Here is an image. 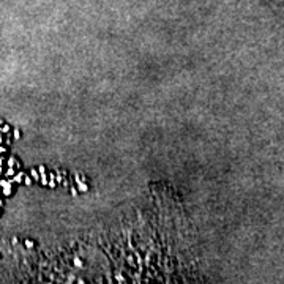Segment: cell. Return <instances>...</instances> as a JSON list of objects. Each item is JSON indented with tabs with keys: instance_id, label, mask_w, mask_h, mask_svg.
<instances>
[{
	"instance_id": "52a82bcc",
	"label": "cell",
	"mask_w": 284,
	"mask_h": 284,
	"mask_svg": "<svg viewBox=\"0 0 284 284\" xmlns=\"http://www.w3.org/2000/svg\"><path fill=\"white\" fill-rule=\"evenodd\" d=\"M69 189H71V194H73V196H77V193H79V191H77V188H74V186H71V188H69Z\"/></svg>"
},
{
	"instance_id": "7c38bea8",
	"label": "cell",
	"mask_w": 284,
	"mask_h": 284,
	"mask_svg": "<svg viewBox=\"0 0 284 284\" xmlns=\"http://www.w3.org/2000/svg\"><path fill=\"white\" fill-rule=\"evenodd\" d=\"M117 281H123V276H122V275H117Z\"/></svg>"
},
{
	"instance_id": "8fae6325",
	"label": "cell",
	"mask_w": 284,
	"mask_h": 284,
	"mask_svg": "<svg viewBox=\"0 0 284 284\" xmlns=\"http://www.w3.org/2000/svg\"><path fill=\"white\" fill-rule=\"evenodd\" d=\"M19 136H21L19 131H14V137H16V139H19Z\"/></svg>"
},
{
	"instance_id": "5b68a950",
	"label": "cell",
	"mask_w": 284,
	"mask_h": 284,
	"mask_svg": "<svg viewBox=\"0 0 284 284\" xmlns=\"http://www.w3.org/2000/svg\"><path fill=\"white\" fill-rule=\"evenodd\" d=\"M74 265L77 267V268H82V262H81L79 257H74Z\"/></svg>"
},
{
	"instance_id": "30bf717a",
	"label": "cell",
	"mask_w": 284,
	"mask_h": 284,
	"mask_svg": "<svg viewBox=\"0 0 284 284\" xmlns=\"http://www.w3.org/2000/svg\"><path fill=\"white\" fill-rule=\"evenodd\" d=\"M24 183H25V185H30V183H32V180H30V178H28V177H27V178L24 180Z\"/></svg>"
},
{
	"instance_id": "6da1fadb",
	"label": "cell",
	"mask_w": 284,
	"mask_h": 284,
	"mask_svg": "<svg viewBox=\"0 0 284 284\" xmlns=\"http://www.w3.org/2000/svg\"><path fill=\"white\" fill-rule=\"evenodd\" d=\"M74 180H76V183H77V191H79V193H87V191H89L87 183H85V182H82L79 175H76V177H74Z\"/></svg>"
},
{
	"instance_id": "7a4b0ae2",
	"label": "cell",
	"mask_w": 284,
	"mask_h": 284,
	"mask_svg": "<svg viewBox=\"0 0 284 284\" xmlns=\"http://www.w3.org/2000/svg\"><path fill=\"white\" fill-rule=\"evenodd\" d=\"M0 185L3 186V193L6 196L11 194V180H6V182H0Z\"/></svg>"
},
{
	"instance_id": "3957f363",
	"label": "cell",
	"mask_w": 284,
	"mask_h": 284,
	"mask_svg": "<svg viewBox=\"0 0 284 284\" xmlns=\"http://www.w3.org/2000/svg\"><path fill=\"white\" fill-rule=\"evenodd\" d=\"M22 177H25V175H24V172H19V174H18V175H16L14 178H13V182H18V183H21V182H22Z\"/></svg>"
},
{
	"instance_id": "8992f818",
	"label": "cell",
	"mask_w": 284,
	"mask_h": 284,
	"mask_svg": "<svg viewBox=\"0 0 284 284\" xmlns=\"http://www.w3.org/2000/svg\"><path fill=\"white\" fill-rule=\"evenodd\" d=\"M126 262H128L131 267H134V257H133V256H128V257H126Z\"/></svg>"
},
{
	"instance_id": "9c48e42d",
	"label": "cell",
	"mask_w": 284,
	"mask_h": 284,
	"mask_svg": "<svg viewBox=\"0 0 284 284\" xmlns=\"http://www.w3.org/2000/svg\"><path fill=\"white\" fill-rule=\"evenodd\" d=\"M2 131H3V133H8V131H10V126H8V125H3V126H2Z\"/></svg>"
},
{
	"instance_id": "277c9868",
	"label": "cell",
	"mask_w": 284,
	"mask_h": 284,
	"mask_svg": "<svg viewBox=\"0 0 284 284\" xmlns=\"http://www.w3.org/2000/svg\"><path fill=\"white\" fill-rule=\"evenodd\" d=\"M30 175H32V178H33V180H40V172L38 171L33 169V171L30 172Z\"/></svg>"
},
{
	"instance_id": "ba28073f",
	"label": "cell",
	"mask_w": 284,
	"mask_h": 284,
	"mask_svg": "<svg viewBox=\"0 0 284 284\" xmlns=\"http://www.w3.org/2000/svg\"><path fill=\"white\" fill-rule=\"evenodd\" d=\"M25 246H27V248H33V242L27 240V242H25Z\"/></svg>"
},
{
	"instance_id": "4fadbf2b",
	"label": "cell",
	"mask_w": 284,
	"mask_h": 284,
	"mask_svg": "<svg viewBox=\"0 0 284 284\" xmlns=\"http://www.w3.org/2000/svg\"><path fill=\"white\" fill-rule=\"evenodd\" d=\"M0 204H2V197H0Z\"/></svg>"
}]
</instances>
